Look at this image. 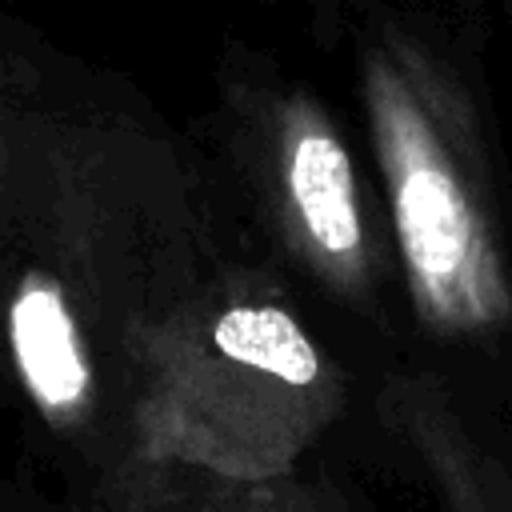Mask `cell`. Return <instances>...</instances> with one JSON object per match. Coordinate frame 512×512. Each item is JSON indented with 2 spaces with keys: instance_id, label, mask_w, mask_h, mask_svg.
<instances>
[{
  "instance_id": "1",
  "label": "cell",
  "mask_w": 512,
  "mask_h": 512,
  "mask_svg": "<svg viewBox=\"0 0 512 512\" xmlns=\"http://www.w3.org/2000/svg\"><path fill=\"white\" fill-rule=\"evenodd\" d=\"M284 180H288L292 204L308 236L332 256L356 252L360 216H356V196H352V164H348L344 144L308 108L292 112Z\"/></svg>"
},
{
  "instance_id": "2",
  "label": "cell",
  "mask_w": 512,
  "mask_h": 512,
  "mask_svg": "<svg viewBox=\"0 0 512 512\" xmlns=\"http://www.w3.org/2000/svg\"><path fill=\"white\" fill-rule=\"evenodd\" d=\"M12 348L28 388L44 404L60 408L84 392L88 372L80 360V344L64 300L48 284H24L12 300Z\"/></svg>"
},
{
  "instance_id": "3",
  "label": "cell",
  "mask_w": 512,
  "mask_h": 512,
  "mask_svg": "<svg viewBox=\"0 0 512 512\" xmlns=\"http://www.w3.org/2000/svg\"><path fill=\"white\" fill-rule=\"evenodd\" d=\"M216 348L228 360L272 372L288 384H312L320 372L316 348L280 308H232L216 320Z\"/></svg>"
}]
</instances>
